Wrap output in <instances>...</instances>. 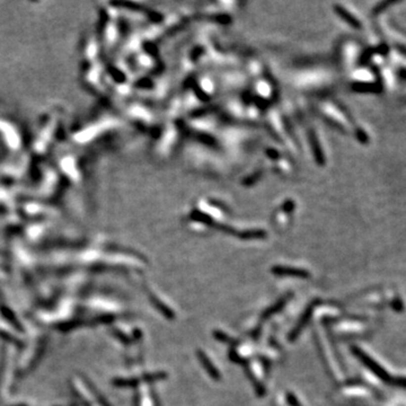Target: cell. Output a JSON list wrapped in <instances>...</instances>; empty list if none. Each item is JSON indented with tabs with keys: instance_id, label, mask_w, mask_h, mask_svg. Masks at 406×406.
Instances as JSON below:
<instances>
[{
	"instance_id": "6da1fadb",
	"label": "cell",
	"mask_w": 406,
	"mask_h": 406,
	"mask_svg": "<svg viewBox=\"0 0 406 406\" xmlns=\"http://www.w3.org/2000/svg\"><path fill=\"white\" fill-rule=\"evenodd\" d=\"M405 94H406V91H405Z\"/></svg>"
}]
</instances>
